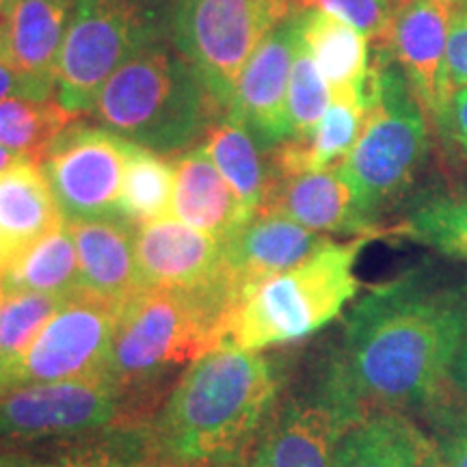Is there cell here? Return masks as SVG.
I'll return each mask as SVG.
<instances>
[{"label": "cell", "instance_id": "obj_1", "mask_svg": "<svg viewBox=\"0 0 467 467\" xmlns=\"http://www.w3.org/2000/svg\"><path fill=\"white\" fill-rule=\"evenodd\" d=\"M467 337L459 290L405 275L375 285L350 307L323 392L350 422L375 411L433 407Z\"/></svg>", "mask_w": 467, "mask_h": 467}, {"label": "cell", "instance_id": "obj_2", "mask_svg": "<svg viewBox=\"0 0 467 467\" xmlns=\"http://www.w3.org/2000/svg\"><path fill=\"white\" fill-rule=\"evenodd\" d=\"M279 389L273 361L223 344L184 370L148 433L151 457L182 467L243 461L271 416Z\"/></svg>", "mask_w": 467, "mask_h": 467}, {"label": "cell", "instance_id": "obj_3", "mask_svg": "<svg viewBox=\"0 0 467 467\" xmlns=\"http://www.w3.org/2000/svg\"><path fill=\"white\" fill-rule=\"evenodd\" d=\"M91 113L130 143L167 156L192 150L225 110L200 69L161 39L110 76Z\"/></svg>", "mask_w": 467, "mask_h": 467}, {"label": "cell", "instance_id": "obj_4", "mask_svg": "<svg viewBox=\"0 0 467 467\" xmlns=\"http://www.w3.org/2000/svg\"><path fill=\"white\" fill-rule=\"evenodd\" d=\"M236 306L238 296L223 273L202 288L141 290L119 314L109 381L128 400L171 368L223 347Z\"/></svg>", "mask_w": 467, "mask_h": 467}, {"label": "cell", "instance_id": "obj_5", "mask_svg": "<svg viewBox=\"0 0 467 467\" xmlns=\"http://www.w3.org/2000/svg\"><path fill=\"white\" fill-rule=\"evenodd\" d=\"M372 238L375 234L347 243L329 238L301 265L251 285L234 312L227 344L262 350L303 340L329 325L358 296L355 265Z\"/></svg>", "mask_w": 467, "mask_h": 467}, {"label": "cell", "instance_id": "obj_6", "mask_svg": "<svg viewBox=\"0 0 467 467\" xmlns=\"http://www.w3.org/2000/svg\"><path fill=\"white\" fill-rule=\"evenodd\" d=\"M366 87V115L358 143L337 167L359 213L375 225L377 213L394 202L429 154V115L407 76L385 48H375Z\"/></svg>", "mask_w": 467, "mask_h": 467}, {"label": "cell", "instance_id": "obj_7", "mask_svg": "<svg viewBox=\"0 0 467 467\" xmlns=\"http://www.w3.org/2000/svg\"><path fill=\"white\" fill-rule=\"evenodd\" d=\"M169 37L161 0H76L57 58L55 96L69 113H91L102 87L148 46Z\"/></svg>", "mask_w": 467, "mask_h": 467}, {"label": "cell", "instance_id": "obj_8", "mask_svg": "<svg viewBox=\"0 0 467 467\" xmlns=\"http://www.w3.org/2000/svg\"><path fill=\"white\" fill-rule=\"evenodd\" d=\"M295 11L299 0H171L169 42L200 69L227 115L249 57Z\"/></svg>", "mask_w": 467, "mask_h": 467}, {"label": "cell", "instance_id": "obj_9", "mask_svg": "<svg viewBox=\"0 0 467 467\" xmlns=\"http://www.w3.org/2000/svg\"><path fill=\"white\" fill-rule=\"evenodd\" d=\"M121 309L87 290L67 296L22 353L0 355V392L107 377Z\"/></svg>", "mask_w": 467, "mask_h": 467}, {"label": "cell", "instance_id": "obj_10", "mask_svg": "<svg viewBox=\"0 0 467 467\" xmlns=\"http://www.w3.org/2000/svg\"><path fill=\"white\" fill-rule=\"evenodd\" d=\"M110 424L126 426V399L107 377L0 392V443L78 440Z\"/></svg>", "mask_w": 467, "mask_h": 467}, {"label": "cell", "instance_id": "obj_11", "mask_svg": "<svg viewBox=\"0 0 467 467\" xmlns=\"http://www.w3.org/2000/svg\"><path fill=\"white\" fill-rule=\"evenodd\" d=\"M132 145L104 126L72 124L39 161L66 221L113 217Z\"/></svg>", "mask_w": 467, "mask_h": 467}, {"label": "cell", "instance_id": "obj_12", "mask_svg": "<svg viewBox=\"0 0 467 467\" xmlns=\"http://www.w3.org/2000/svg\"><path fill=\"white\" fill-rule=\"evenodd\" d=\"M301 46V11L285 17L249 57L227 115L251 132L260 150L271 151L292 139L288 83Z\"/></svg>", "mask_w": 467, "mask_h": 467}, {"label": "cell", "instance_id": "obj_13", "mask_svg": "<svg viewBox=\"0 0 467 467\" xmlns=\"http://www.w3.org/2000/svg\"><path fill=\"white\" fill-rule=\"evenodd\" d=\"M451 11L452 0H405L394 9L385 42L375 46L399 63L435 126L441 124L451 96L446 74Z\"/></svg>", "mask_w": 467, "mask_h": 467}, {"label": "cell", "instance_id": "obj_14", "mask_svg": "<svg viewBox=\"0 0 467 467\" xmlns=\"http://www.w3.org/2000/svg\"><path fill=\"white\" fill-rule=\"evenodd\" d=\"M348 420L320 389L318 399H290L271 411L251 446L249 467H334Z\"/></svg>", "mask_w": 467, "mask_h": 467}, {"label": "cell", "instance_id": "obj_15", "mask_svg": "<svg viewBox=\"0 0 467 467\" xmlns=\"http://www.w3.org/2000/svg\"><path fill=\"white\" fill-rule=\"evenodd\" d=\"M134 249L145 288L192 290L223 273V243L178 219L139 225Z\"/></svg>", "mask_w": 467, "mask_h": 467}, {"label": "cell", "instance_id": "obj_16", "mask_svg": "<svg viewBox=\"0 0 467 467\" xmlns=\"http://www.w3.org/2000/svg\"><path fill=\"white\" fill-rule=\"evenodd\" d=\"M327 241L282 214L260 213L223 243V277L241 301L251 285L301 265Z\"/></svg>", "mask_w": 467, "mask_h": 467}, {"label": "cell", "instance_id": "obj_17", "mask_svg": "<svg viewBox=\"0 0 467 467\" xmlns=\"http://www.w3.org/2000/svg\"><path fill=\"white\" fill-rule=\"evenodd\" d=\"M260 213L282 214L318 234L377 236L375 225L359 213L353 191L344 182L337 167L282 175L271 173Z\"/></svg>", "mask_w": 467, "mask_h": 467}, {"label": "cell", "instance_id": "obj_18", "mask_svg": "<svg viewBox=\"0 0 467 467\" xmlns=\"http://www.w3.org/2000/svg\"><path fill=\"white\" fill-rule=\"evenodd\" d=\"M78 254L83 290L126 307L145 290L134 249V227L119 214L67 221Z\"/></svg>", "mask_w": 467, "mask_h": 467}, {"label": "cell", "instance_id": "obj_19", "mask_svg": "<svg viewBox=\"0 0 467 467\" xmlns=\"http://www.w3.org/2000/svg\"><path fill=\"white\" fill-rule=\"evenodd\" d=\"M173 175L171 213L182 223L225 243L254 219L202 145L173 161Z\"/></svg>", "mask_w": 467, "mask_h": 467}, {"label": "cell", "instance_id": "obj_20", "mask_svg": "<svg viewBox=\"0 0 467 467\" xmlns=\"http://www.w3.org/2000/svg\"><path fill=\"white\" fill-rule=\"evenodd\" d=\"M437 459V443L400 411L355 420L334 451V467H435Z\"/></svg>", "mask_w": 467, "mask_h": 467}, {"label": "cell", "instance_id": "obj_21", "mask_svg": "<svg viewBox=\"0 0 467 467\" xmlns=\"http://www.w3.org/2000/svg\"><path fill=\"white\" fill-rule=\"evenodd\" d=\"M66 223L42 165L31 159L0 173V247L5 266Z\"/></svg>", "mask_w": 467, "mask_h": 467}, {"label": "cell", "instance_id": "obj_22", "mask_svg": "<svg viewBox=\"0 0 467 467\" xmlns=\"http://www.w3.org/2000/svg\"><path fill=\"white\" fill-rule=\"evenodd\" d=\"M301 42L314 57L331 96L366 98L370 39L347 22L318 9H301Z\"/></svg>", "mask_w": 467, "mask_h": 467}, {"label": "cell", "instance_id": "obj_23", "mask_svg": "<svg viewBox=\"0 0 467 467\" xmlns=\"http://www.w3.org/2000/svg\"><path fill=\"white\" fill-rule=\"evenodd\" d=\"M76 0H14L9 58L22 72L55 85L57 58Z\"/></svg>", "mask_w": 467, "mask_h": 467}, {"label": "cell", "instance_id": "obj_24", "mask_svg": "<svg viewBox=\"0 0 467 467\" xmlns=\"http://www.w3.org/2000/svg\"><path fill=\"white\" fill-rule=\"evenodd\" d=\"M5 295L7 292H39L58 299H67L83 290L80 265L67 221L55 232L46 234L42 241L22 251L14 262L5 266Z\"/></svg>", "mask_w": 467, "mask_h": 467}, {"label": "cell", "instance_id": "obj_25", "mask_svg": "<svg viewBox=\"0 0 467 467\" xmlns=\"http://www.w3.org/2000/svg\"><path fill=\"white\" fill-rule=\"evenodd\" d=\"M200 145L247 213L255 217L265 206L271 173L251 132L238 119L223 115L208 128Z\"/></svg>", "mask_w": 467, "mask_h": 467}, {"label": "cell", "instance_id": "obj_26", "mask_svg": "<svg viewBox=\"0 0 467 467\" xmlns=\"http://www.w3.org/2000/svg\"><path fill=\"white\" fill-rule=\"evenodd\" d=\"M173 161H167L159 151L132 145L117 214L134 227L167 219L173 206Z\"/></svg>", "mask_w": 467, "mask_h": 467}, {"label": "cell", "instance_id": "obj_27", "mask_svg": "<svg viewBox=\"0 0 467 467\" xmlns=\"http://www.w3.org/2000/svg\"><path fill=\"white\" fill-rule=\"evenodd\" d=\"M74 113L48 100L11 98L0 102V145L17 151L25 159L39 162L63 130L76 124Z\"/></svg>", "mask_w": 467, "mask_h": 467}, {"label": "cell", "instance_id": "obj_28", "mask_svg": "<svg viewBox=\"0 0 467 467\" xmlns=\"http://www.w3.org/2000/svg\"><path fill=\"white\" fill-rule=\"evenodd\" d=\"M400 232L443 255L467 258V195L433 197L424 202L409 214Z\"/></svg>", "mask_w": 467, "mask_h": 467}, {"label": "cell", "instance_id": "obj_29", "mask_svg": "<svg viewBox=\"0 0 467 467\" xmlns=\"http://www.w3.org/2000/svg\"><path fill=\"white\" fill-rule=\"evenodd\" d=\"M331 104V89L325 76L309 55L306 46H299L292 63L288 83V119L292 139H306L317 130Z\"/></svg>", "mask_w": 467, "mask_h": 467}, {"label": "cell", "instance_id": "obj_30", "mask_svg": "<svg viewBox=\"0 0 467 467\" xmlns=\"http://www.w3.org/2000/svg\"><path fill=\"white\" fill-rule=\"evenodd\" d=\"M66 299L39 292H7L0 303V355L22 353Z\"/></svg>", "mask_w": 467, "mask_h": 467}, {"label": "cell", "instance_id": "obj_31", "mask_svg": "<svg viewBox=\"0 0 467 467\" xmlns=\"http://www.w3.org/2000/svg\"><path fill=\"white\" fill-rule=\"evenodd\" d=\"M150 459L148 440L128 429L115 437L74 443L55 459L33 467H148Z\"/></svg>", "mask_w": 467, "mask_h": 467}, {"label": "cell", "instance_id": "obj_32", "mask_svg": "<svg viewBox=\"0 0 467 467\" xmlns=\"http://www.w3.org/2000/svg\"><path fill=\"white\" fill-rule=\"evenodd\" d=\"M299 9H318L347 22L379 46L388 37L394 17L392 0H299Z\"/></svg>", "mask_w": 467, "mask_h": 467}, {"label": "cell", "instance_id": "obj_33", "mask_svg": "<svg viewBox=\"0 0 467 467\" xmlns=\"http://www.w3.org/2000/svg\"><path fill=\"white\" fill-rule=\"evenodd\" d=\"M446 74L452 87H467V0H452Z\"/></svg>", "mask_w": 467, "mask_h": 467}, {"label": "cell", "instance_id": "obj_34", "mask_svg": "<svg viewBox=\"0 0 467 467\" xmlns=\"http://www.w3.org/2000/svg\"><path fill=\"white\" fill-rule=\"evenodd\" d=\"M437 451L446 467H467V407L443 411L437 429Z\"/></svg>", "mask_w": 467, "mask_h": 467}, {"label": "cell", "instance_id": "obj_35", "mask_svg": "<svg viewBox=\"0 0 467 467\" xmlns=\"http://www.w3.org/2000/svg\"><path fill=\"white\" fill-rule=\"evenodd\" d=\"M11 98H31V100H48L55 98V85L22 72L11 58H0V102Z\"/></svg>", "mask_w": 467, "mask_h": 467}, {"label": "cell", "instance_id": "obj_36", "mask_svg": "<svg viewBox=\"0 0 467 467\" xmlns=\"http://www.w3.org/2000/svg\"><path fill=\"white\" fill-rule=\"evenodd\" d=\"M440 128L451 134L452 141L467 156V87H452Z\"/></svg>", "mask_w": 467, "mask_h": 467}, {"label": "cell", "instance_id": "obj_37", "mask_svg": "<svg viewBox=\"0 0 467 467\" xmlns=\"http://www.w3.org/2000/svg\"><path fill=\"white\" fill-rule=\"evenodd\" d=\"M448 383H451L452 388H457L459 392L467 399V337L461 342L457 355H454L451 375H448Z\"/></svg>", "mask_w": 467, "mask_h": 467}, {"label": "cell", "instance_id": "obj_38", "mask_svg": "<svg viewBox=\"0 0 467 467\" xmlns=\"http://www.w3.org/2000/svg\"><path fill=\"white\" fill-rule=\"evenodd\" d=\"M11 9H14V0H0V58H9Z\"/></svg>", "mask_w": 467, "mask_h": 467}, {"label": "cell", "instance_id": "obj_39", "mask_svg": "<svg viewBox=\"0 0 467 467\" xmlns=\"http://www.w3.org/2000/svg\"><path fill=\"white\" fill-rule=\"evenodd\" d=\"M0 467H33V461L20 454L0 452Z\"/></svg>", "mask_w": 467, "mask_h": 467}, {"label": "cell", "instance_id": "obj_40", "mask_svg": "<svg viewBox=\"0 0 467 467\" xmlns=\"http://www.w3.org/2000/svg\"><path fill=\"white\" fill-rule=\"evenodd\" d=\"M20 161H25V156H20L17 151L9 150V148H3V145H0V173H3L5 169L14 167L16 162H20Z\"/></svg>", "mask_w": 467, "mask_h": 467}, {"label": "cell", "instance_id": "obj_41", "mask_svg": "<svg viewBox=\"0 0 467 467\" xmlns=\"http://www.w3.org/2000/svg\"><path fill=\"white\" fill-rule=\"evenodd\" d=\"M148 467H182V465L165 463V461H159V459H154V457H151V459H150V463H148Z\"/></svg>", "mask_w": 467, "mask_h": 467}, {"label": "cell", "instance_id": "obj_42", "mask_svg": "<svg viewBox=\"0 0 467 467\" xmlns=\"http://www.w3.org/2000/svg\"><path fill=\"white\" fill-rule=\"evenodd\" d=\"M221 467H249L244 461H234V463H227V465H221Z\"/></svg>", "mask_w": 467, "mask_h": 467}, {"label": "cell", "instance_id": "obj_43", "mask_svg": "<svg viewBox=\"0 0 467 467\" xmlns=\"http://www.w3.org/2000/svg\"><path fill=\"white\" fill-rule=\"evenodd\" d=\"M5 271V255H3V247H0V277H3Z\"/></svg>", "mask_w": 467, "mask_h": 467}, {"label": "cell", "instance_id": "obj_44", "mask_svg": "<svg viewBox=\"0 0 467 467\" xmlns=\"http://www.w3.org/2000/svg\"><path fill=\"white\" fill-rule=\"evenodd\" d=\"M435 467H446V465H443V461H441V457H440V459H437V463H435Z\"/></svg>", "mask_w": 467, "mask_h": 467}, {"label": "cell", "instance_id": "obj_45", "mask_svg": "<svg viewBox=\"0 0 467 467\" xmlns=\"http://www.w3.org/2000/svg\"><path fill=\"white\" fill-rule=\"evenodd\" d=\"M392 3H394V9H396V7H399L400 3H405V0H392Z\"/></svg>", "mask_w": 467, "mask_h": 467}]
</instances>
